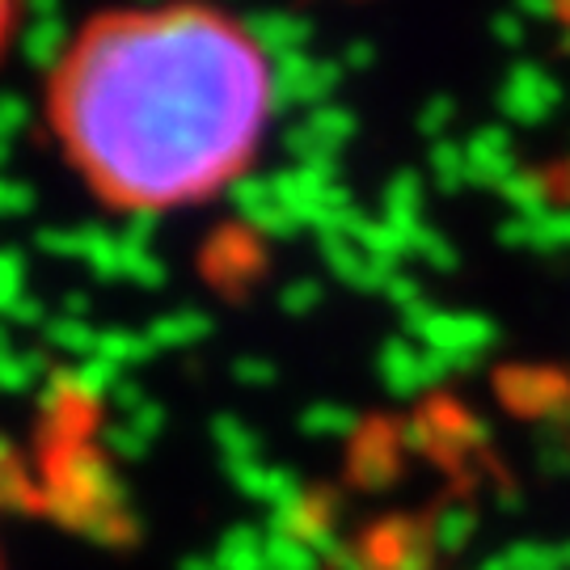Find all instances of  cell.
Instances as JSON below:
<instances>
[{"mask_svg": "<svg viewBox=\"0 0 570 570\" xmlns=\"http://www.w3.org/2000/svg\"><path fill=\"white\" fill-rule=\"evenodd\" d=\"M42 122L98 204L169 216L220 199L258 161L275 122V63L225 4H115L51 60Z\"/></svg>", "mask_w": 570, "mask_h": 570, "instance_id": "6da1fadb", "label": "cell"}, {"mask_svg": "<svg viewBox=\"0 0 570 570\" xmlns=\"http://www.w3.org/2000/svg\"><path fill=\"white\" fill-rule=\"evenodd\" d=\"M21 9H26V0H0V60L9 56V47L18 39Z\"/></svg>", "mask_w": 570, "mask_h": 570, "instance_id": "7a4b0ae2", "label": "cell"}, {"mask_svg": "<svg viewBox=\"0 0 570 570\" xmlns=\"http://www.w3.org/2000/svg\"><path fill=\"white\" fill-rule=\"evenodd\" d=\"M0 570H9V553H4V541H0Z\"/></svg>", "mask_w": 570, "mask_h": 570, "instance_id": "3957f363", "label": "cell"}]
</instances>
